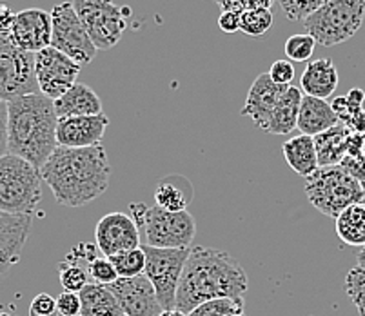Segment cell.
Returning <instances> with one entry per match:
<instances>
[{
  "label": "cell",
  "mask_w": 365,
  "mask_h": 316,
  "mask_svg": "<svg viewBox=\"0 0 365 316\" xmlns=\"http://www.w3.org/2000/svg\"><path fill=\"white\" fill-rule=\"evenodd\" d=\"M41 175L58 204L84 208L109 188L111 165L102 146L84 149L58 146L41 168Z\"/></svg>",
  "instance_id": "6da1fadb"
},
{
  "label": "cell",
  "mask_w": 365,
  "mask_h": 316,
  "mask_svg": "<svg viewBox=\"0 0 365 316\" xmlns=\"http://www.w3.org/2000/svg\"><path fill=\"white\" fill-rule=\"evenodd\" d=\"M247 275L240 262L220 249L191 248L177 292V311L187 316L198 305L217 298H242Z\"/></svg>",
  "instance_id": "7a4b0ae2"
},
{
  "label": "cell",
  "mask_w": 365,
  "mask_h": 316,
  "mask_svg": "<svg viewBox=\"0 0 365 316\" xmlns=\"http://www.w3.org/2000/svg\"><path fill=\"white\" fill-rule=\"evenodd\" d=\"M55 102L42 93L8 102V153L41 169L58 148Z\"/></svg>",
  "instance_id": "3957f363"
},
{
  "label": "cell",
  "mask_w": 365,
  "mask_h": 316,
  "mask_svg": "<svg viewBox=\"0 0 365 316\" xmlns=\"http://www.w3.org/2000/svg\"><path fill=\"white\" fill-rule=\"evenodd\" d=\"M131 218L144 238V245L158 249H189L197 224L189 211H165L158 205L131 204Z\"/></svg>",
  "instance_id": "277c9868"
},
{
  "label": "cell",
  "mask_w": 365,
  "mask_h": 316,
  "mask_svg": "<svg viewBox=\"0 0 365 316\" xmlns=\"http://www.w3.org/2000/svg\"><path fill=\"white\" fill-rule=\"evenodd\" d=\"M42 198L41 169L15 155L0 158V211L33 216Z\"/></svg>",
  "instance_id": "5b68a950"
},
{
  "label": "cell",
  "mask_w": 365,
  "mask_h": 316,
  "mask_svg": "<svg viewBox=\"0 0 365 316\" xmlns=\"http://www.w3.org/2000/svg\"><path fill=\"white\" fill-rule=\"evenodd\" d=\"M305 195L322 215L336 218L341 211L365 200V188L340 165L318 168L305 178Z\"/></svg>",
  "instance_id": "8992f818"
},
{
  "label": "cell",
  "mask_w": 365,
  "mask_h": 316,
  "mask_svg": "<svg viewBox=\"0 0 365 316\" xmlns=\"http://www.w3.org/2000/svg\"><path fill=\"white\" fill-rule=\"evenodd\" d=\"M364 19L365 0H329L305 19L304 28L317 44L333 48L354 36Z\"/></svg>",
  "instance_id": "52a82bcc"
},
{
  "label": "cell",
  "mask_w": 365,
  "mask_h": 316,
  "mask_svg": "<svg viewBox=\"0 0 365 316\" xmlns=\"http://www.w3.org/2000/svg\"><path fill=\"white\" fill-rule=\"evenodd\" d=\"M145 253V278L155 287L164 311L177 309V292L182 272L187 262L189 249H158L142 245Z\"/></svg>",
  "instance_id": "ba28073f"
},
{
  "label": "cell",
  "mask_w": 365,
  "mask_h": 316,
  "mask_svg": "<svg viewBox=\"0 0 365 316\" xmlns=\"http://www.w3.org/2000/svg\"><path fill=\"white\" fill-rule=\"evenodd\" d=\"M41 93L35 75V55L16 48L6 33H0V101Z\"/></svg>",
  "instance_id": "9c48e42d"
},
{
  "label": "cell",
  "mask_w": 365,
  "mask_h": 316,
  "mask_svg": "<svg viewBox=\"0 0 365 316\" xmlns=\"http://www.w3.org/2000/svg\"><path fill=\"white\" fill-rule=\"evenodd\" d=\"M71 4L97 49L108 51L120 42L128 28L125 11L120 6L113 0H71Z\"/></svg>",
  "instance_id": "30bf717a"
},
{
  "label": "cell",
  "mask_w": 365,
  "mask_h": 316,
  "mask_svg": "<svg viewBox=\"0 0 365 316\" xmlns=\"http://www.w3.org/2000/svg\"><path fill=\"white\" fill-rule=\"evenodd\" d=\"M51 46L69 56L76 64H89L97 56L88 29L76 15L71 2H62L51 9Z\"/></svg>",
  "instance_id": "8fae6325"
},
{
  "label": "cell",
  "mask_w": 365,
  "mask_h": 316,
  "mask_svg": "<svg viewBox=\"0 0 365 316\" xmlns=\"http://www.w3.org/2000/svg\"><path fill=\"white\" fill-rule=\"evenodd\" d=\"M81 64L55 49L53 46L35 53V75L44 96L56 101L76 84Z\"/></svg>",
  "instance_id": "7c38bea8"
},
{
  "label": "cell",
  "mask_w": 365,
  "mask_h": 316,
  "mask_svg": "<svg viewBox=\"0 0 365 316\" xmlns=\"http://www.w3.org/2000/svg\"><path fill=\"white\" fill-rule=\"evenodd\" d=\"M97 248L106 258L129 249L140 248V231L131 216L125 213H109L102 216L95 231Z\"/></svg>",
  "instance_id": "4fadbf2b"
},
{
  "label": "cell",
  "mask_w": 365,
  "mask_h": 316,
  "mask_svg": "<svg viewBox=\"0 0 365 316\" xmlns=\"http://www.w3.org/2000/svg\"><path fill=\"white\" fill-rule=\"evenodd\" d=\"M51 13L41 8H29L16 13L8 36L16 48L35 55L51 46Z\"/></svg>",
  "instance_id": "5bb4252c"
},
{
  "label": "cell",
  "mask_w": 365,
  "mask_h": 316,
  "mask_svg": "<svg viewBox=\"0 0 365 316\" xmlns=\"http://www.w3.org/2000/svg\"><path fill=\"white\" fill-rule=\"evenodd\" d=\"M108 287L117 296L125 316H160L164 312L157 291L145 275L135 278H118Z\"/></svg>",
  "instance_id": "9a60e30c"
},
{
  "label": "cell",
  "mask_w": 365,
  "mask_h": 316,
  "mask_svg": "<svg viewBox=\"0 0 365 316\" xmlns=\"http://www.w3.org/2000/svg\"><path fill=\"white\" fill-rule=\"evenodd\" d=\"M109 126L108 115L69 116L58 118L56 124V142L61 148L84 149L101 146L104 133Z\"/></svg>",
  "instance_id": "2e32d148"
},
{
  "label": "cell",
  "mask_w": 365,
  "mask_h": 316,
  "mask_svg": "<svg viewBox=\"0 0 365 316\" xmlns=\"http://www.w3.org/2000/svg\"><path fill=\"white\" fill-rule=\"evenodd\" d=\"M289 86H278L271 81L269 73H262L255 78V82L251 84L247 93V98H245V104L242 108L240 115L247 116L253 121V124L260 129H267L269 121H271V115H273L274 108L280 102L282 95L287 91Z\"/></svg>",
  "instance_id": "e0dca14e"
},
{
  "label": "cell",
  "mask_w": 365,
  "mask_h": 316,
  "mask_svg": "<svg viewBox=\"0 0 365 316\" xmlns=\"http://www.w3.org/2000/svg\"><path fill=\"white\" fill-rule=\"evenodd\" d=\"M31 231V216H13L0 211V280L19 264Z\"/></svg>",
  "instance_id": "ac0fdd59"
},
{
  "label": "cell",
  "mask_w": 365,
  "mask_h": 316,
  "mask_svg": "<svg viewBox=\"0 0 365 316\" xmlns=\"http://www.w3.org/2000/svg\"><path fill=\"white\" fill-rule=\"evenodd\" d=\"M336 124H340V122H338L336 113L333 111L329 102L324 101V98H317V96L304 95L297 122V128L300 129L302 135L314 138L327 129L334 128Z\"/></svg>",
  "instance_id": "d6986e66"
},
{
  "label": "cell",
  "mask_w": 365,
  "mask_h": 316,
  "mask_svg": "<svg viewBox=\"0 0 365 316\" xmlns=\"http://www.w3.org/2000/svg\"><path fill=\"white\" fill-rule=\"evenodd\" d=\"M340 76L336 66L331 58H318L305 66V71L300 78L302 91L309 96L327 101L338 88Z\"/></svg>",
  "instance_id": "ffe728a7"
},
{
  "label": "cell",
  "mask_w": 365,
  "mask_h": 316,
  "mask_svg": "<svg viewBox=\"0 0 365 316\" xmlns=\"http://www.w3.org/2000/svg\"><path fill=\"white\" fill-rule=\"evenodd\" d=\"M53 102H55V111L58 118L91 116L102 113V101L98 98V95L82 82H76L68 93H64L61 98Z\"/></svg>",
  "instance_id": "44dd1931"
},
{
  "label": "cell",
  "mask_w": 365,
  "mask_h": 316,
  "mask_svg": "<svg viewBox=\"0 0 365 316\" xmlns=\"http://www.w3.org/2000/svg\"><path fill=\"white\" fill-rule=\"evenodd\" d=\"M351 131L344 124H336L334 128L327 129L322 135L314 136V148H317L318 165L320 168H331L340 165L341 160L347 156V144H349Z\"/></svg>",
  "instance_id": "7402d4cb"
},
{
  "label": "cell",
  "mask_w": 365,
  "mask_h": 316,
  "mask_svg": "<svg viewBox=\"0 0 365 316\" xmlns=\"http://www.w3.org/2000/svg\"><path fill=\"white\" fill-rule=\"evenodd\" d=\"M282 155H284L287 165L297 175L304 176V178L311 176L320 168L318 165L317 148H314L313 136H293V138H289V141L282 146Z\"/></svg>",
  "instance_id": "603a6c76"
},
{
  "label": "cell",
  "mask_w": 365,
  "mask_h": 316,
  "mask_svg": "<svg viewBox=\"0 0 365 316\" xmlns=\"http://www.w3.org/2000/svg\"><path fill=\"white\" fill-rule=\"evenodd\" d=\"M302 98H304V93H302V89L289 86V88H287V91L282 95V98H280V102L277 104V108H274L265 133H269V135H280V136H285V135H289V133H293L294 129H297Z\"/></svg>",
  "instance_id": "cb8c5ba5"
},
{
  "label": "cell",
  "mask_w": 365,
  "mask_h": 316,
  "mask_svg": "<svg viewBox=\"0 0 365 316\" xmlns=\"http://www.w3.org/2000/svg\"><path fill=\"white\" fill-rule=\"evenodd\" d=\"M82 316H124L117 296L108 285L89 282L81 292Z\"/></svg>",
  "instance_id": "d4e9b609"
},
{
  "label": "cell",
  "mask_w": 365,
  "mask_h": 316,
  "mask_svg": "<svg viewBox=\"0 0 365 316\" xmlns=\"http://www.w3.org/2000/svg\"><path fill=\"white\" fill-rule=\"evenodd\" d=\"M193 188L184 176H168L155 189V202L165 211H187Z\"/></svg>",
  "instance_id": "484cf974"
},
{
  "label": "cell",
  "mask_w": 365,
  "mask_h": 316,
  "mask_svg": "<svg viewBox=\"0 0 365 316\" xmlns=\"http://www.w3.org/2000/svg\"><path fill=\"white\" fill-rule=\"evenodd\" d=\"M336 235L344 244L353 248L365 245V204H354L334 218Z\"/></svg>",
  "instance_id": "4316f807"
},
{
  "label": "cell",
  "mask_w": 365,
  "mask_h": 316,
  "mask_svg": "<svg viewBox=\"0 0 365 316\" xmlns=\"http://www.w3.org/2000/svg\"><path fill=\"white\" fill-rule=\"evenodd\" d=\"M113 267L117 269L118 278H135V276L144 275L145 271V253L144 249H129V251L118 253L115 256H109Z\"/></svg>",
  "instance_id": "83f0119b"
},
{
  "label": "cell",
  "mask_w": 365,
  "mask_h": 316,
  "mask_svg": "<svg viewBox=\"0 0 365 316\" xmlns=\"http://www.w3.org/2000/svg\"><path fill=\"white\" fill-rule=\"evenodd\" d=\"M364 102H365L364 89L354 88L351 89L345 96H336V98L331 102V108H333V111L336 113L338 122H340V124L349 126L351 122H353L354 118L361 113V109H364Z\"/></svg>",
  "instance_id": "f1b7e54d"
},
{
  "label": "cell",
  "mask_w": 365,
  "mask_h": 316,
  "mask_svg": "<svg viewBox=\"0 0 365 316\" xmlns=\"http://www.w3.org/2000/svg\"><path fill=\"white\" fill-rule=\"evenodd\" d=\"M187 316H247L244 298H217L198 305Z\"/></svg>",
  "instance_id": "f546056e"
},
{
  "label": "cell",
  "mask_w": 365,
  "mask_h": 316,
  "mask_svg": "<svg viewBox=\"0 0 365 316\" xmlns=\"http://www.w3.org/2000/svg\"><path fill=\"white\" fill-rule=\"evenodd\" d=\"M58 278L62 287L69 292H81L89 284L88 271L71 256H66V260L58 264Z\"/></svg>",
  "instance_id": "4dcf8cb0"
},
{
  "label": "cell",
  "mask_w": 365,
  "mask_h": 316,
  "mask_svg": "<svg viewBox=\"0 0 365 316\" xmlns=\"http://www.w3.org/2000/svg\"><path fill=\"white\" fill-rule=\"evenodd\" d=\"M273 26L271 9H247L240 13V31L247 36H264Z\"/></svg>",
  "instance_id": "1f68e13d"
},
{
  "label": "cell",
  "mask_w": 365,
  "mask_h": 316,
  "mask_svg": "<svg viewBox=\"0 0 365 316\" xmlns=\"http://www.w3.org/2000/svg\"><path fill=\"white\" fill-rule=\"evenodd\" d=\"M345 292L354 304L356 311L360 312V316H365V267L356 265V267L347 272V276H345Z\"/></svg>",
  "instance_id": "d6a6232c"
},
{
  "label": "cell",
  "mask_w": 365,
  "mask_h": 316,
  "mask_svg": "<svg viewBox=\"0 0 365 316\" xmlns=\"http://www.w3.org/2000/svg\"><path fill=\"white\" fill-rule=\"evenodd\" d=\"M284 13L291 22H304L311 13L317 11L329 0H277Z\"/></svg>",
  "instance_id": "836d02e7"
},
{
  "label": "cell",
  "mask_w": 365,
  "mask_h": 316,
  "mask_svg": "<svg viewBox=\"0 0 365 316\" xmlns=\"http://www.w3.org/2000/svg\"><path fill=\"white\" fill-rule=\"evenodd\" d=\"M314 39L311 35H293L285 41L284 51L291 62H309L314 53Z\"/></svg>",
  "instance_id": "e575fe53"
},
{
  "label": "cell",
  "mask_w": 365,
  "mask_h": 316,
  "mask_svg": "<svg viewBox=\"0 0 365 316\" xmlns=\"http://www.w3.org/2000/svg\"><path fill=\"white\" fill-rule=\"evenodd\" d=\"M89 280L101 285H111L118 280L117 269L113 267L111 260L106 256H95L91 262H88Z\"/></svg>",
  "instance_id": "d590c367"
},
{
  "label": "cell",
  "mask_w": 365,
  "mask_h": 316,
  "mask_svg": "<svg viewBox=\"0 0 365 316\" xmlns=\"http://www.w3.org/2000/svg\"><path fill=\"white\" fill-rule=\"evenodd\" d=\"M222 11H247V9H271L273 0H215Z\"/></svg>",
  "instance_id": "8d00e7d4"
},
{
  "label": "cell",
  "mask_w": 365,
  "mask_h": 316,
  "mask_svg": "<svg viewBox=\"0 0 365 316\" xmlns=\"http://www.w3.org/2000/svg\"><path fill=\"white\" fill-rule=\"evenodd\" d=\"M29 316H58L56 309V298L48 292H41L29 304Z\"/></svg>",
  "instance_id": "74e56055"
},
{
  "label": "cell",
  "mask_w": 365,
  "mask_h": 316,
  "mask_svg": "<svg viewBox=\"0 0 365 316\" xmlns=\"http://www.w3.org/2000/svg\"><path fill=\"white\" fill-rule=\"evenodd\" d=\"M56 309L61 316H82V302L78 292L64 291L56 298Z\"/></svg>",
  "instance_id": "f35d334b"
},
{
  "label": "cell",
  "mask_w": 365,
  "mask_h": 316,
  "mask_svg": "<svg viewBox=\"0 0 365 316\" xmlns=\"http://www.w3.org/2000/svg\"><path fill=\"white\" fill-rule=\"evenodd\" d=\"M340 168L365 188V153H360V155L354 156L347 155L344 160H341Z\"/></svg>",
  "instance_id": "ab89813d"
},
{
  "label": "cell",
  "mask_w": 365,
  "mask_h": 316,
  "mask_svg": "<svg viewBox=\"0 0 365 316\" xmlns=\"http://www.w3.org/2000/svg\"><path fill=\"white\" fill-rule=\"evenodd\" d=\"M271 81L278 86H291L294 78V66L291 61H277L269 69Z\"/></svg>",
  "instance_id": "60d3db41"
},
{
  "label": "cell",
  "mask_w": 365,
  "mask_h": 316,
  "mask_svg": "<svg viewBox=\"0 0 365 316\" xmlns=\"http://www.w3.org/2000/svg\"><path fill=\"white\" fill-rule=\"evenodd\" d=\"M218 28L224 33H237L240 31V13L237 11H222L218 16Z\"/></svg>",
  "instance_id": "b9f144b4"
},
{
  "label": "cell",
  "mask_w": 365,
  "mask_h": 316,
  "mask_svg": "<svg viewBox=\"0 0 365 316\" xmlns=\"http://www.w3.org/2000/svg\"><path fill=\"white\" fill-rule=\"evenodd\" d=\"M8 155V102L0 101V158Z\"/></svg>",
  "instance_id": "7bdbcfd3"
},
{
  "label": "cell",
  "mask_w": 365,
  "mask_h": 316,
  "mask_svg": "<svg viewBox=\"0 0 365 316\" xmlns=\"http://www.w3.org/2000/svg\"><path fill=\"white\" fill-rule=\"evenodd\" d=\"M16 13L9 8L8 4H2L0 2V33H6L9 35V29H11L13 22H15Z\"/></svg>",
  "instance_id": "ee69618b"
},
{
  "label": "cell",
  "mask_w": 365,
  "mask_h": 316,
  "mask_svg": "<svg viewBox=\"0 0 365 316\" xmlns=\"http://www.w3.org/2000/svg\"><path fill=\"white\" fill-rule=\"evenodd\" d=\"M345 128L349 129L351 133H358V135H365V108L361 109L360 115L351 122L349 126H345Z\"/></svg>",
  "instance_id": "f6af8a7d"
},
{
  "label": "cell",
  "mask_w": 365,
  "mask_h": 316,
  "mask_svg": "<svg viewBox=\"0 0 365 316\" xmlns=\"http://www.w3.org/2000/svg\"><path fill=\"white\" fill-rule=\"evenodd\" d=\"M356 260H358V265H360V267H365V245L364 248H360V251H358Z\"/></svg>",
  "instance_id": "bcb514c9"
},
{
  "label": "cell",
  "mask_w": 365,
  "mask_h": 316,
  "mask_svg": "<svg viewBox=\"0 0 365 316\" xmlns=\"http://www.w3.org/2000/svg\"><path fill=\"white\" fill-rule=\"evenodd\" d=\"M160 316H185V315H182V312L177 311V309H173V311H164Z\"/></svg>",
  "instance_id": "7dc6e473"
},
{
  "label": "cell",
  "mask_w": 365,
  "mask_h": 316,
  "mask_svg": "<svg viewBox=\"0 0 365 316\" xmlns=\"http://www.w3.org/2000/svg\"><path fill=\"white\" fill-rule=\"evenodd\" d=\"M0 316H16L15 312H11V311H6V309H2L0 307Z\"/></svg>",
  "instance_id": "c3c4849f"
},
{
  "label": "cell",
  "mask_w": 365,
  "mask_h": 316,
  "mask_svg": "<svg viewBox=\"0 0 365 316\" xmlns=\"http://www.w3.org/2000/svg\"><path fill=\"white\" fill-rule=\"evenodd\" d=\"M364 153H365V135H364Z\"/></svg>",
  "instance_id": "681fc988"
},
{
  "label": "cell",
  "mask_w": 365,
  "mask_h": 316,
  "mask_svg": "<svg viewBox=\"0 0 365 316\" xmlns=\"http://www.w3.org/2000/svg\"><path fill=\"white\" fill-rule=\"evenodd\" d=\"M124 316H125V315H124Z\"/></svg>",
  "instance_id": "f907efd6"
}]
</instances>
